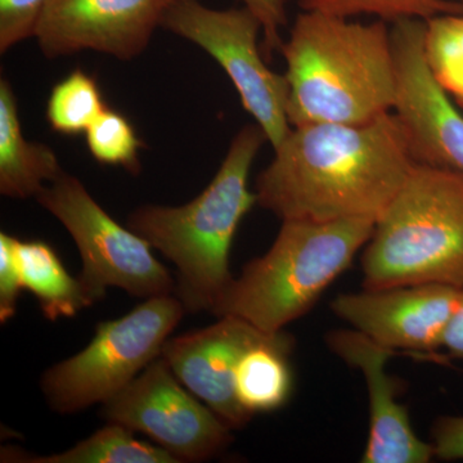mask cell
I'll return each mask as SVG.
<instances>
[{"label":"cell","instance_id":"4fadbf2b","mask_svg":"<svg viewBox=\"0 0 463 463\" xmlns=\"http://www.w3.org/2000/svg\"><path fill=\"white\" fill-rule=\"evenodd\" d=\"M270 335L239 317L223 316L205 328L169 337L161 356L183 385L233 430L252 419L234 392L237 364L246 350Z\"/></svg>","mask_w":463,"mask_h":463},{"label":"cell","instance_id":"7a4b0ae2","mask_svg":"<svg viewBox=\"0 0 463 463\" xmlns=\"http://www.w3.org/2000/svg\"><path fill=\"white\" fill-rule=\"evenodd\" d=\"M279 51L292 128L370 123L394 109L397 72L386 21L303 11Z\"/></svg>","mask_w":463,"mask_h":463},{"label":"cell","instance_id":"30bf717a","mask_svg":"<svg viewBox=\"0 0 463 463\" xmlns=\"http://www.w3.org/2000/svg\"><path fill=\"white\" fill-rule=\"evenodd\" d=\"M397 72L394 112L413 160L463 173V114L432 75L425 56V21L392 23Z\"/></svg>","mask_w":463,"mask_h":463},{"label":"cell","instance_id":"277c9868","mask_svg":"<svg viewBox=\"0 0 463 463\" xmlns=\"http://www.w3.org/2000/svg\"><path fill=\"white\" fill-rule=\"evenodd\" d=\"M374 225L367 218L282 221L270 249L243 267L210 315L239 317L267 334L283 331L352 265Z\"/></svg>","mask_w":463,"mask_h":463},{"label":"cell","instance_id":"9c48e42d","mask_svg":"<svg viewBox=\"0 0 463 463\" xmlns=\"http://www.w3.org/2000/svg\"><path fill=\"white\" fill-rule=\"evenodd\" d=\"M100 416L147 435L179 462L214 458L232 441L230 426L183 385L161 355L102 403Z\"/></svg>","mask_w":463,"mask_h":463},{"label":"cell","instance_id":"9a60e30c","mask_svg":"<svg viewBox=\"0 0 463 463\" xmlns=\"http://www.w3.org/2000/svg\"><path fill=\"white\" fill-rule=\"evenodd\" d=\"M65 170L56 152L27 141L21 128L17 97L7 79L0 80V194L9 199H35Z\"/></svg>","mask_w":463,"mask_h":463},{"label":"cell","instance_id":"5bb4252c","mask_svg":"<svg viewBox=\"0 0 463 463\" xmlns=\"http://www.w3.org/2000/svg\"><path fill=\"white\" fill-rule=\"evenodd\" d=\"M335 355L364 374L370 403V434L361 462L428 463L435 458L434 447L417 437L410 413L397 401L398 381L386 373L394 350L374 343L354 328L326 335Z\"/></svg>","mask_w":463,"mask_h":463},{"label":"cell","instance_id":"83f0119b","mask_svg":"<svg viewBox=\"0 0 463 463\" xmlns=\"http://www.w3.org/2000/svg\"><path fill=\"white\" fill-rule=\"evenodd\" d=\"M455 100H456L457 105H458L459 108H461V109H463V99H457Z\"/></svg>","mask_w":463,"mask_h":463},{"label":"cell","instance_id":"d4e9b609","mask_svg":"<svg viewBox=\"0 0 463 463\" xmlns=\"http://www.w3.org/2000/svg\"><path fill=\"white\" fill-rule=\"evenodd\" d=\"M172 2V0H170ZM261 24L265 56L270 58L273 51L281 50V30L288 25V0H241Z\"/></svg>","mask_w":463,"mask_h":463},{"label":"cell","instance_id":"d6986e66","mask_svg":"<svg viewBox=\"0 0 463 463\" xmlns=\"http://www.w3.org/2000/svg\"><path fill=\"white\" fill-rule=\"evenodd\" d=\"M108 106L96 79L76 69L54 85L47 103V121L65 136L85 133Z\"/></svg>","mask_w":463,"mask_h":463},{"label":"cell","instance_id":"8fae6325","mask_svg":"<svg viewBox=\"0 0 463 463\" xmlns=\"http://www.w3.org/2000/svg\"><path fill=\"white\" fill-rule=\"evenodd\" d=\"M170 0H48L33 38L48 58L99 52L129 61L151 42Z\"/></svg>","mask_w":463,"mask_h":463},{"label":"cell","instance_id":"3957f363","mask_svg":"<svg viewBox=\"0 0 463 463\" xmlns=\"http://www.w3.org/2000/svg\"><path fill=\"white\" fill-rule=\"evenodd\" d=\"M265 142L258 124L246 125L196 199L182 206H142L128 218L130 230L175 265L174 295L187 313H212L233 281L231 249L241 222L258 203L249 176Z\"/></svg>","mask_w":463,"mask_h":463},{"label":"cell","instance_id":"ac0fdd59","mask_svg":"<svg viewBox=\"0 0 463 463\" xmlns=\"http://www.w3.org/2000/svg\"><path fill=\"white\" fill-rule=\"evenodd\" d=\"M136 431L120 423L108 422L90 438L63 452L32 456L24 450H2V462L24 463H179L160 446L136 438Z\"/></svg>","mask_w":463,"mask_h":463},{"label":"cell","instance_id":"6da1fadb","mask_svg":"<svg viewBox=\"0 0 463 463\" xmlns=\"http://www.w3.org/2000/svg\"><path fill=\"white\" fill-rule=\"evenodd\" d=\"M273 149L255 194L281 221L377 222L416 164L394 112L364 124L294 127Z\"/></svg>","mask_w":463,"mask_h":463},{"label":"cell","instance_id":"e0dca14e","mask_svg":"<svg viewBox=\"0 0 463 463\" xmlns=\"http://www.w3.org/2000/svg\"><path fill=\"white\" fill-rule=\"evenodd\" d=\"M14 254L23 288L38 300L45 318H71L91 307L80 281L67 272L50 243L14 239Z\"/></svg>","mask_w":463,"mask_h":463},{"label":"cell","instance_id":"8992f818","mask_svg":"<svg viewBox=\"0 0 463 463\" xmlns=\"http://www.w3.org/2000/svg\"><path fill=\"white\" fill-rule=\"evenodd\" d=\"M185 313L175 295H166L146 298L120 318L99 322L81 352L43 374L48 405L54 412L72 414L105 403L161 355Z\"/></svg>","mask_w":463,"mask_h":463},{"label":"cell","instance_id":"603a6c76","mask_svg":"<svg viewBox=\"0 0 463 463\" xmlns=\"http://www.w3.org/2000/svg\"><path fill=\"white\" fill-rule=\"evenodd\" d=\"M48 0H0V53L35 35Z\"/></svg>","mask_w":463,"mask_h":463},{"label":"cell","instance_id":"52a82bcc","mask_svg":"<svg viewBox=\"0 0 463 463\" xmlns=\"http://www.w3.org/2000/svg\"><path fill=\"white\" fill-rule=\"evenodd\" d=\"M35 200L74 240L83 261L78 279L91 306L102 300L109 288L145 300L175 294V279L152 254L154 248L111 218L76 176L63 173Z\"/></svg>","mask_w":463,"mask_h":463},{"label":"cell","instance_id":"f1b7e54d","mask_svg":"<svg viewBox=\"0 0 463 463\" xmlns=\"http://www.w3.org/2000/svg\"><path fill=\"white\" fill-rule=\"evenodd\" d=\"M461 5H462V14H463V0H461Z\"/></svg>","mask_w":463,"mask_h":463},{"label":"cell","instance_id":"2e32d148","mask_svg":"<svg viewBox=\"0 0 463 463\" xmlns=\"http://www.w3.org/2000/svg\"><path fill=\"white\" fill-rule=\"evenodd\" d=\"M295 339L285 331L270 335L241 356L234 373V392L252 417L274 412L288 404L294 389L289 355Z\"/></svg>","mask_w":463,"mask_h":463},{"label":"cell","instance_id":"ffe728a7","mask_svg":"<svg viewBox=\"0 0 463 463\" xmlns=\"http://www.w3.org/2000/svg\"><path fill=\"white\" fill-rule=\"evenodd\" d=\"M425 56L434 78L453 99H463V14L425 21Z\"/></svg>","mask_w":463,"mask_h":463},{"label":"cell","instance_id":"7402d4cb","mask_svg":"<svg viewBox=\"0 0 463 463\" xmlns=\"http://www.w3.org/2000/svg\"><path fill=\"white\" fill-rule=\"evenodd\" d=\"M88 149L103 165L121 166L128 173L139 174V151L145 145L124 115L106 109L85 132Z\"/></svg>","mask_w":463,"mask_h":463},{"label":"cell","instance_id":"484cf974","mask_svg":"<svg viewBox=\"0 0 463 463\" xmlns=\"http://www.w3.org/2000/svg\"><path fill=\"white\" fill-rule=\"evenodd\" d=\"M435 458L463 461V416H441L431 429Z\"/></svg>","mask_w":463,"mask_h":463},{"label":"cell","instance_id":"5b68a950","mask_svg":"<svg viewBox=\"0 0 463 463\" xmlns=\"http://www.w3.org/2000/svg\"><path fill=\"white\" fill-rule=\"evenodd\" d=\"M364 288H463V173L414 164L362 255Z\"/></svg>","mask_w":463,"mask_h":463},{"label":"cell","instance_id":"cb8c5ba5","mask_svg":"<svg viewBox=\"0 0 463 463\" xmlns=\"http://www.w3.org/2000/svg\"><path fill=\"white\" fill-rule=\"evenodd\" d=\"M14 239L5 232L0 233V322L3 325L16 316L18 298L24 289L14 254Z\"/></svg>","mask_w":463,"mask_h":463},{"label":"cell","instance_id":"7c38bea8","mask_svg":"<svg viewBox=\"0 0 463 463\" xmlns=\"http://www.w3.org/2000/svg\"><path fill=\"white\" fill-rule=\"evenodd\" d=\"M461 289L434 283L364 288L339 295L331 309L354 330L394 352L430 353L443 345Z\"/></svg>","mask_w":463,"mask_h":463},{"label":"cell","instance_id":"44dd1931","mask_svg":"<svg viewBox=\"0 0 463 463\" xmlns=\"http://www.w3.org/2000/svg\"><path fill=\"white\" fill-rule=\"evenodd\" d=\"M303 11H318L345 18L376 16L386 23L407 18L429 20L462 12L461 0H300Z\"/></svg>","mask_w":463,"mask_h":463},{"label":"cell","instance_id":"ba28073f","mask_svg":"<svg viewBox=\"0 0 463 463\" xmlns=\"http://www.w3.org/2000/svg\"><path fill=\"white\" fill-rule=\"evenodd\" d=\"M161 26L214 58L236 88L241 105L273 148L285 141L292 129L288 79L265 62L258 44L261 24L250 9H213L199 0H173Z\"/></svg>","mask_w":463,"mask_h":463},{"label":"cell","instance_id":"4316f807","mask_svg":"<svg viewBox=\"0 0 463 463\" xmlns=\"http://www.w3.org/2000/svg\"><path fill=\"white\" fill-rule=\"evenodd\" d=\"M441 347H444L452 358L463 361V288L459 292L455 312L448 323Z\"/></svg>","mask_w":463,"mask_h":463}]
</instances>
